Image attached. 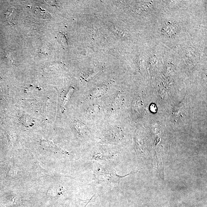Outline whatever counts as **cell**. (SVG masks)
Listing matches in <instances>:
<instances>
[{"mask_svg": "<svg viewBox=\"0 0 207 207\" xmlns=\"http://www.w3.org/2000/svg\"><path fill=\"white\" fill-rule=\"evenodd\" d=\"M135 173H132L127 175L122 176L117 174L116 170L111 167H104L99 165L95 170V179L100 183H105L112 188L119 187L120 182L122 178Z\"/></svg>", "mask_w": 207, "mask_h": 207, "instance_id": "cell-1", "label": "cell"}, {"mask_svg": "<svg viewBox=\"0 0 207 207\" xmlns=\"http://www.w3.org/2000/svg\"><path fill=\"white\" fill-rule=\"evenodd\" d=\"M15 8H11L10 10L7 11L5 16L6 19L8 21V23L13 25L15 24L14 15Z\"/></svg>", "mask_w": 207, "mask_h": 207, "instance_id": "cell-2", "label": "cell"}, {"mask_svg": "<svg viewBox=\"0 0 207 207\" xmlns=\"http://www.w3.org/2000/svg\"><path fill=\"white\" fill-rule=\"evenodd\" d=\"M59 41L61 42V43L63 44L64 47H66L68 45L67 40L66 37L63 33H59Z\"/></svg>", "mask_w": 207, "mask_h": 207, "instance_id": "cell-3", "label": "cell"}]
</instances>
